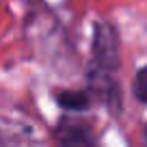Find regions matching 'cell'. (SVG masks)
<instances>
[{"mask_svg":"<svg viewBox=\"0 0 147 147\" xmlns=\"http://www.w3.org/2000/svg\"><path fill=\"white\" fill-rule=\"evenodd\" d=\"M121 71V41L110 20H95L91 30V48L84 71V87L93 93L97 106H104L119 119L123 115V91L119 82Z\"/></svg>","mask_w":147,"mask_h":147,"instance_id":"6da1fadb","label":"cell"},{"mask_svg":"<svg viewBox=\"0 0 147 147\" xmlns=\"http://www.w3.org/2000/svg\"><path fill=\"white\" fill-rule=\"evenodd\" d=\"M50 136L56 145L63 147H71V145L91 147L100 143V134H97L95 125L91 119L84 117V113H65L63 110V115L52 125Z\"/></svg>","mask_w":147,"mask_h":147,"instance_id":"7a4b0ae2","label":"cell"},{"mask_svg":"<svg viewBox=\"0 0 147 147\" xmlns=\"http://www.w3.org/2000/svg\"><path fill=\"white\" fill-rule=\"evenodd\" d=\"M54 104L65 113H89L95 104V97L87 87H78V89H56L52 93Z\"/></svg>","mask_w":147,"mask_h":147,"instance_id":"3957f363","label":"cell"},{"mask_svg":"<svg viewBox=\"0 0 147 147\" xmlns=\"http://www.w3.org/2000/svg\"><path fill=\"white\" fill-rule=\"evenodd\" d=\"M132 97L138 102L141 106H147V63L141 65V67L134 71V78H132Z\"/></svg>","mask_w":147,"mask_h":147,"instance_id":"277c9868","label":"cell"},{"mask_svg":"<svg viewBox=\"0 0 147 147\" xmlns=\"http://www.w3.org/2000/svg\"><path fill=\"white\" fill-rule=\"evenodd\" d=\"M141 143H143V145H147V121H145V125H143V132H141Z\"/></svg>","mask_w":147,"mask_h":147,"instance_id":"5b68a950","label":"cell"}]
</instances>
